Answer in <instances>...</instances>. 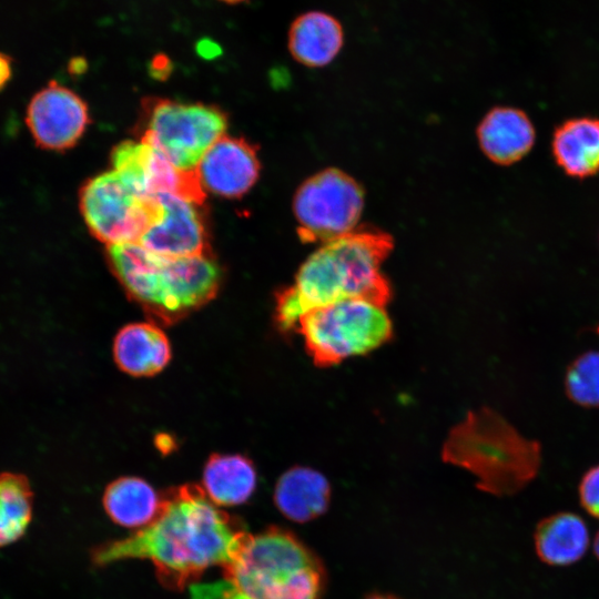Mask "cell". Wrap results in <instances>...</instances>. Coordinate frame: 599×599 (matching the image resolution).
Listing matches in <instances>:
<instances>
[{
  "mask_svg": "<svg viewBox=\"0 0 599 599\" xmlns=\"http://www.w3.org/2000/svg\"><path fill=\"white\" fill-rule=\"evenodd\" d=\"M106 254L128 296L163 325L209 303L221 284V268L209 254L167 257L139 243L106 246Z\"/></svg>",
  "mask_w": 599,
  "mask_h": 599,
  "instance_id": "cell-3",
  "label": "cell"
},
{
  "mask_svg": "<svg viewBox=\"0 0 599 599\" xmlns=\"http://www.w3.org/2000/svg\"><path fill=\"white\" fill-rule=\"evenodd\" d=\"M551 152L556 164L578 180L599 173V118L578 116L554 131Z\"/></svg>",
  "mask_w": 599,
  "mask_h": 599,
  "instance_id": "cell-16",
  "label": "cell"
},
{
  "mask_svg": "<svg viewBox=\"0 0 599 599\" xmlns=\"http://www.w3.org/2000/svg\"><path fill=\"white\" fill-rule=\"evenodd\" d=\"M595 552L597 555V557L599 558V532L596 537V540H595Z\"/></svg>",
  "mask_w": 599,
  "mask_h": 599,
  "instance_id": "cell-30",
  "label": "cell"
},
{
  "mask_svg": "<svg viewBox=\"0 0 599 599\" xmlns=\"http://www.w3.org/2000/svg\"><path fill=\"white\" fill-rule=\"evenodd\" d=\"M191 599H248L231 581L195 582L190 586Z\"/></svg>",
  "mask_w": 599,
  "mask_h": 599,
  "instance_id": "cell-24",
  "label": "cell"
},
{
  "mask_svg": "<svg viewBox=\"0 0 599 599\" xmlns=\"http://www.w3.org/2000/svg\"><path fill=\"white\" fill-rule=\"evenodd\" d=\"M118 367L131 376H153L171 359V346L164 332L151 323L123 326L113 343Z\"/></svg>",
  "mask_w": 599,
  "mask_h": 599,
  "instance_id": "cell-15",
  "label": "cell"
},
{
  "mask_svg": "<svg viewBox=\"0 0 599 599\" xmlns=\"http://www.w3.org/2000/svg\"><path fill=\"white\" fill-rule=\"evenodd\" d=\"M256 149L244 139L223 135L204 154L196 173L204 191L235 199L247 193L260 175Z\"/></svg>",
  "mask_w": 599,
  "mask_h": 599,
  "instance_id": "cell-13",
  "label": "cell"
},
{
  "mask_svg": "<svg viewBox=\"0 0 599 599\" xmlns=\"http://www.w3.org/2000/svg\"><path fill=\"white\" fill-rule=\"evenodd\" d=\"M589 545L585 521L571 512H559L539 522L535 546L539 558L555 566L578 561Z\"/></svg>",
  "mask_w": 599,
  "mask_h": 599,
  "instance_id": "cell-21",
  "label": "cell"
},
{
  "mask_svg": "<svg viewBox=\"0 0 599 599\" xmlns=\"http://www.w3.org/2000/svg\"><path fill=\"white\" fill-rule=\"evenodd\" d=\"M344 43L343 28L333 16L311 11L301 14L288 32V49L300 63L315 68L328 64Z\"/></svg>",
  "mask_w": 599,
  "mask_h": 599,
  "instance_id": "cell-18",
  "label": "cell"
},
{
  "mask_svg": "<svg viewBox=\"0 0 599 599\" xmlns=\"http://www.w3.org/2000/svg\"><path fill=\"white\" fill-rule=\"evenodd\" d=\"M151 68L154 70V74L158 75V74H166L170 69H171V62L170 60L161 54V55H156L153 61H152V65Z\"/></svg>",
  "mask_w": 599,
  "mask_h": 599,
  "instance_id": "cell-28",
  "label": "cell"
},
{
  "mask_svg": "<svg viewBox=\"0 0 599 599\" xmlns=\"http://www.w3.org/2000/svg\"><path fill=\"white\" fill-rule=\"evenodd\" d=\"M568 398L582 407H599V351H588L576 357L565 375Z\"/></svg>",
  "mask_w": 599,
  "mask_h": 599,
  "instance_id": "cell-23",
  "label": "cell"
},
{
  "mask_svg": "<svg viewBox=\"0 0 599 599\" xmlns=\"http://www.w3.org/2000/svg\"><path fill=\"white\" fill-rule=\"evenodd\" d=\"M366 599H399L395 596H390V595H384V593H374V595H370L369 597H367Z\"/></svg>",
  "mask_w": 599,
  "mask_h": 599,
  "instance_id": "cell-29",
  "label": "cell"
},
{
  "mask_svg": "<svg viewBox=\"0 0 599 599\" xmlns=\"http://www.w3.org/2000/svg\"><path fill=\"white\" fill-rule=\"evenodd\" d=\"M162 497L145 480L125 476L108 485L103 494V507L109 517L126 528H143L154 520Z\"/></svg>",
  "mask_w": 599,
  "mask_h": 599,
  "instance_id": "cell-20",
  "label": "cell"
},
{
  "mask_svg": "<svg viewBox=\"0 0 599 599\" xmlns=\"http://www.w3.org/2000/svg\"><path fill=\"white\" fill-rule=\"evenodd\" d=\"M581 506L591 516L599 518V465L588 469L579 485Z\"/></svg>",
  "mask_w": 599,
  "mask_h": 599,
  "instance_id": "cell-25",
  "label": "cell"
},
{
  "mask_svg": "<svg viewBox=\"0 0 599 599\" xmlns=\"http://www.w3.org/2000/svg\"><path fill=\"white\" fill-rule=\"evenodd\" d=\"M443 456L474 474L481 490L505 496L519 491L537 476L541 446L496 412L481 408L450 432Z\"/></svg>",
  "mask_w": 599,
  "mask_h": 599,
  "instance_id": "cell-4",
  "label": "cell"
},
{
  "mask_svg": "<svg viewBox=\"0 0 599 599\" xmlns=\"http://www.w3.org/2000/svg\"><path fill=\"white\" fill-rule=\"evenodd\" d=\"M79 207L91 234L106 246L139 243L161 216L156 195L141 196L114 170L82 185Z\"/></svg>",
  "mask_w": 599,
  "mask_h": 599,
  "instance_id": "cell-8",
  "label": "cell"
},
{
  "mask_svg": "<svg viewBox=\"0 0 599 599\" xmlns=\"http://www.w3.org/2000/svg\"><path fill=\"white\" fill-rule=\"evenodd\" d=\"M161 497L152 522L123 539L94 548L93 562L105 566L124 559H146L163 587L183 590L210 567L224 568L235 559L250 534L241 520L219 509L202 487L186 484Z\"/></svg>",
  "mask_w": 599,
  "mask_h": 599,
  "instance_id": "cell-1",
  "label": "cell"
},
{
  "mask_svg": "<svg viewBox=\"0 0 599 599\" xmlns=\"http://www.w3.org/2000/svg\"><path fill=\"white\" fill-rule=\"evenodd\" d=\"M295 328L319 367L372 352L393 335L385 306L359 298L312 309L298 319Z\"/></svg>",
  "mask_w": 599,
  "mask_h": 599,
  "instance_id": "cell-6",
  "label": "cell"
},
{
  "mask_svg": "<svg viewBox=\"0 0 599 599\" xmlns=\"http://www.w3.org/2000/svg\"><path fill=\"white\" fill-rule=\"evenodd\" d=\"M256 487L253 463L241 455L214 454L203 470V489L216 506H235L248 500Z\"/></svg>",
  "mask_w": 599,
  "mask_h": 599,
  "instance_id": "cell-19",
  "label": "cell"
},
{
  "mask_svg": "<svg viewBox=\"0 0 599 599\" xmlns=\"http://www.w3.org/2000/svg\"><path fill=\"white\" fill-rule=\"evenodd\" d=\"M111 163L122 180L144 197L172 193L202 204L205 192L196 170L174 166L159 150L140 140L123 141L113 148Z\"/></svg>",
  "mask_w": 599,
  "mask_h": 599,
  "instance_id": "cell-10",
  "label": "cell"
},
{
  "mask_svg": "<svg viewBox=\"0 0 599 599\" xmlns=\"http://www.w3.org/2000/svg\"><path fill=\"white\" fill-rule=\"evenodd\" d=\"M477 136L480 149L490 161L510 165L530 152L536 132L530 118L522 110L496 106L479 123Z\"/></svg>",
  "mask_w": 599,
  "mask_h": 599,
  "instance_id": "cell-14",
  "label": "cell"
},
{
  "mask_svg": "<svg viewBox=\"0 0 599 599\" xmlns=\"http://www.w3.org/2000/svg\"><path fill=\"white\" fill-rule=\"evenodd\" d=\"M196 50L200 55L204 58H212L219 53L220 48L217 43L213 42L212 40L202 39L197 42Z\"/></svg>",
  "mask_w": 599,
  "mask_h": 599,
  "instance_id": "cell-27",
  "label": "cell"
},
{
  "mask_svg": "<svg viewBox=\"0 0 599 599\" xmlns=\"http://www.w3.org/2000/svg\"><path fill=\"white\" fill-rule=\"evenodd\" d=\"M226 126V115L216 106L153 98L144 104L140 140L159 150L177 169L195 171Z\"/></svg>",
  "mask_w": 599,
  "mask_h": 599,
  "instance_id": "cell-7",
  "label": "cell"
},
{
  "mask_svg": "<svg viewBox=\"0 0 599 599\" xmlns=\"http://www.w3.org/2000/svg\"><path fill=\"white\" fill-rule=\"evenodd\" d=\"M223 2H227V3H237V2H242L244 0H221Z\"/></svg>",
  "mask_w": 599,
  "mask_h": 599,
  "instance_id": "cell-31",
  "label": "cell"
},
{
  "mask_svg": "<svg viewBox=\"0 0 599 599\" xmlns=\"http://www.w3.org/2000/svg\"><path fill=\"white\" fill-rule=\"evenodd\" d=\"M223 572L248 599H322L326 582L318 557L275 526L250 535Z\"/></svg>",
  "mask_w": 599,
  "mask_h": 599,
  "instance_id": "cell-5",
  "label": "cell"
},
{
  "mask_svg": "<svg viewBox=\"0 0 599 599\" xmlns=\"http://www.w3.org/2000/svg\"><path fill=\"white\" fill-rule=\"evenodd\" d=\"M331 500L326 477L309 467L295 466L277 480L274 502L290 520L306 522L323 515Z\"/></svg>",
  "mask_w": 599,
  "mask_h": 599,
  "instance_id": "cell-17",
  "label": "cell"
},
{
  "mask_svg": "<svg viewBox=\"0 0 599 599\" xmlns=\"http://www.w3.org/2000/svg\"><path fill=\"white\" fill-rule=\"evenodd\" d=\"M90 122L84 100L57 81L33 94L26 110V124L40 149L64 152L75 146Z\"/></svg>",
  "mask_w": 599,
  "mask_h": 599,
  "instance_id": "cell-11",
  "label": "cell"
},
{
  "mask_svg": "<svg viewBox=\"0 0 599 599\" xmlns=\"http://www.w3.org/2000/svg\"><path fill=\"white\" fill-rule=\"evenodd\" d=\"M161 204L160 219L142 235L139 244L167 257L209 254L207 235L200 204L172 193L155 194Z\"/></svg>",
  "mask_w": 599,
  "mask_h": 599,
  "instance_id": "cell-12",
  "label": "cell"
},
{
  "mask_svg": "<svg viewBox=\"0 0 599 599\" xmlns=\"http://www.w3.org/2000/svg\"><path fill=\"white\" fill-rule=\"evenodd\" d=\"M392 250V237L374 229H355L323 244L302 264L294 283L276 295L280 329H294L305 313L345 300L386 306L392 290L380 266Z\"/></svg>",
  "mask_w": 599,
  "mask_h": 599,
  "instance_id": "cell-2",
  "label": "cell"
},
{
  "mask_svg": "<svg viewBox=\"0 0 599 599\" xmlns=\"http://www.w3.org/2000/svg\"><path fill=\"white\" fill-rule=\"evenodd\" d=\"M364 205L361 185L345 172L328 167L296 191L293 211L304 242L323 244L355 230Z\"/></svg>",
  "mask_w": 599,
  "mask_h": 599,
  "instance_id": "cell-9",
  "label": "cell"
},
{
  "mask_svg": "<svg viewBox=\"0 0 599 599\" xmlns=\"http://www.w3.org/2000/svg\"><path fill=\"white\" fill-rule=\"evenodd\" d=\"M13 75V58L0 51V92L4 90Z\"/></svg>",
  "mask_w": 599,
  "mask_h": 599,
  "instance_id": "cell-26",
  "label": "cell"
},
{
  "mask_svg": "<svg viewBox=\"0 0 599 599\" xmlns=\"http://www.w3.org/2000/svg\"><path fill=\"white\" fill-rule=\"evenodd\" d=\"M33 491L29 479L17 473L0 474V548L21 539L32 521Z\"/></svg>",
  "mask_w": 599,
  "mask_h": 599,
  "instance_id": "cell-22",
  "label": "cell"
}]
</instances>
